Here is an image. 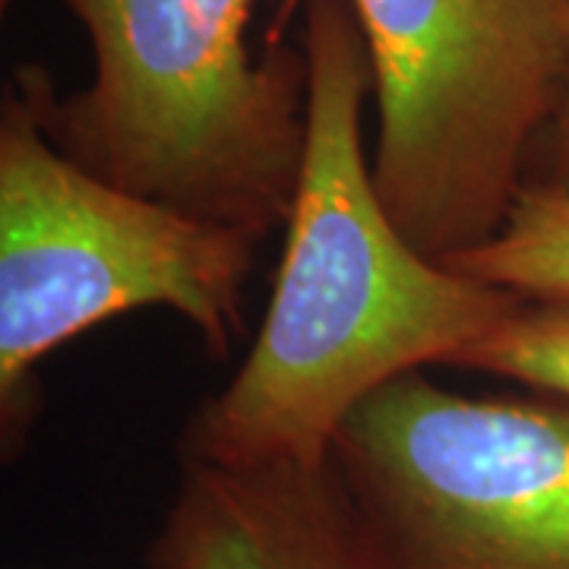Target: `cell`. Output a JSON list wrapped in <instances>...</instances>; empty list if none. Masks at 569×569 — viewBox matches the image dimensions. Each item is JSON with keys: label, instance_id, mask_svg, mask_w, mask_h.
I'll return each instance as SVG.
<instances>
[{"label": "cell", "instance_id": "7a4b0ae2", "mask_svg": "<svg viewBox=\"0 0 569 569\" xmlns=\"http://www.w3.org/2000/svg\"><path fill=\"white\" fill-rule=\"evenodd\" d=\"M92 44V80L44 86L70 159L146 200L263 241L284 228L307 140L305 48L253 58L257 0H63Z\"/></svg>", "mask_w": 569, "mask_h": 569}, {"label": "cell", "instance_id": "6da1fadb", "mask_svg": "<svg viewBox=\"0 0 569 569\" xmlns=\"http://www.w3.org/2000/svg\"><path fill=\"white\" fill-rule=\"evenodd\" d=\"M301 3L307 140L282 260L244 365L197 408L181 459L323 466L365 399L452 367L522 298L430 260L396 228L367 162L373 70L351 0Z\"/></svg>", "mask_w": 569, "mask_h": 569}, {"label": "cell", "instance_id": "5b68a950", "mask_svg": "<svg viewBox=\"0 0 569 569\" xmlns=\"http://www.w3.org/2000/svg\"><path fill=\"white\" fill-rule=\"evenodd\" d=\"M370 569H569V402L406 373L329 452Z\"/></svg>", "mask_w": 569, "mask_h": 569}, {"label": "cell", "instance_id": "8992f818", "mask_svg": "<svg viewBox=\"0 0 569 569\" xmlns=\"http://www.w3.org/2000/svg\"><path fill=\"white\" fill-rule=\"evenodd\" d=\"M146 569H370L323 466L183 459Z\"/></svg>", "mask_w": 569, "mask_h": 569}, {"label": "cell", "instance_id": "3957f363", "mask_svg": "<svg viewBox=\"0 0 569 569\" xmlns=\"http://www.w3.org/2000/svg\"><path fill=\"white\" fill-rule=\"evenodd\" d=\"M39 67L0 108V408L36 415L32 370L70 339L140 307H168L224 361L244 329L260 241L146 200L70 159L44 123Z\"/></svg>", "mask_w": 569, "mask_h": 569}, {"label": "cell", "instance_id": "ba28073f", "mask_svg": "<svg viewBox=\"0 0 569 569\" xmlns=\"http://www.w3.org/2000/svg\"><path fill=\"white\" fill-rule=\"evenodd\" d=\"M452 367L507 377L538 396L569 402V295H522Z\"/></svg>", "mask_w": 569, "mask_h": 569}, {"label": "cell", "instance_id": "277c9868", "mask_svg": "<svg viewBox=\"0 0 569 569\" xmlns=\"http://www.w3.org/2000/svg\"><path fill=\"white\" fill-rule=\"evenodd\" d=\"M380 114L373 183L447 263L488 244L529 187L569 70L567 0H351Z\"/></svg>", "mask_w": 569, "mask_h": 569}, {"label": "cell", "instance_id": "52a82bcc", "mask_svg": "<svg viewBox=\"0 0 569 569\" xmlns=\"http://www.w3.org/2000/svg\"><path fill=\"white\" fill-rule=\"evenodd\" d=\"M447 266L526 298L569 295V197L529 181L488 244L452 257Z\"/></svg>", "mask_w": 569, "mask_h": 569}, {"label": "cell", "instance_id": "9c48e42d", "mask_svg": "<svg viewBox=\"0 0 569 569\" xmlns=\"http://www.w3.org/2000/svg\"><path fill=\"white\" fill-rule=\"evenodd\" d=\"M541 146H548V174L531 178V181L548 183V187L569 197V70L567 82H563V96H560V108H557V114L548 127V137Z\"/></svg>", "mask_w": 569, "mask_h": 569}, {"label": "cell", "instance_id": "30bf717a", "mask_svg": "<svg viewBox=\"0 0 569 569\" xmlns=\"http://www.w3.org/2000/svg\"><path fill=\"white\" fill-rule=\"evenodd\" d=\"M3 3H7V0H3Z\"/></svg>", "mask_w": 569, "mask_h": 569}]
</instances>
